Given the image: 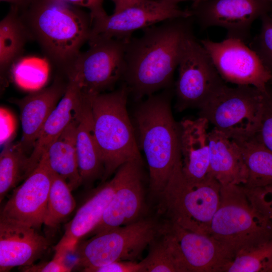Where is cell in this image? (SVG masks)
I'll return each instance as SVG.
<instances>
[{
  "label": "cell",
  "mask_w": 272,
  "mask_h": 272,
  "mask_svg": "<svg viewBox=\"0 0 272 272\" xmlns=\"http://www.w3.org/2000/svg\"><path fill=\"white\" fill-rule=\"evenodd\" d=\"M254 136L258 141L272 151V89L269 88L264 94L262 118Z\"/></svg>",
  "instance_id": "cell-34"
},
{
  "label": "cell",
  "mask_w": 272,
  "mask_h": 272,
  "mask_svg": "<svg viewBox=\"0 0 272 272\" xmlns=\"http://www.w3.org/2000/svg\"><path fill=\"white\" fill-rule=\"evenodd\" d=\"M30 39L18 8L11 6L0 22V71L1 78L22 57L27 41Z\"/></svg>",
  "instance_id": "cell-25"
},
{
  "label": "cell",
  "mask_w": 272,
  "mask_h": 272,
  "mask_svg": "<svg viewBox=\"0 0 272 272\" xmlns=\"http://www.w3.org/2000/svg\"><path fill=\"white\" fill-rule=\"evenodd\" d=\"M161 226L141 218L94 235L79 246L76 264L83 269L119 260L135 261L160 234Z\"/></svg>",
  "instance_id": "cell-8"
},
{
  "label": "cell",
  "mask_w": 272,
  "mask_h": 272,
  "mask_svg": "<svg viewBox=\"0 0 272 272\" xmlns=\"http://www.w3.org/2000/svg\"><path fill=\"white\" fill-rule=\"evenodd\" d=\"M189 17H192L191 11L183 10L177 5L164 0H139L111 15L105 12L92 17L88 42L98 39L128 40L139 29L171 19Z\"/></svg>",
  "instance_id": "cell-11"
},
{
  "label": "cell",
  "mask_w": 272,
  "mask_h": 272,
  "mask_svg": "<svg viewBox=\"0 0 272 272\" xmlns=\"http://www.w3.org/2000/svg\"><path fill=\"white\" fill-rule=\"evenodd\" d=\"M85 272H144L141 263L135 261L119 260L102 266L83 269Z\"/></svg>",
  "instance_id": "cell-37"
},
{
  "label": "cell",
  "mask_w": 272,
  "mask_h": 272,
  "mask_svg": "<svg viewBox=\"0 0 272 272\" xmlns=\"http://www.w3.org/2000/svg\"><path fill=\"white\" fill-rule=\"evenodd\" d=\"M116 186L114 176L96 189L67 224L63 236L55 247L63 248L70 252L75 250L78 241L90 234L100 222L112 198Z\"/></svg>",
  "instance_id": "cell-22"
},
{
  "label": "cell",
  "mask_w": 272,
  "mask_h": 272,
  "mask_svg": "<svg viewBox=\"0 0 272 272\" xmlns=\"http://www.w3.org/2000/svg\"><path fill=\"white\" fill-rule=\"evenodd\" d=\"M17 119L14 114L3 106L0 108L1 145L10 143L17 129Z\"/></svg>",
  "instance_id": "cell-35"
},
{
  "label": "cell",
  "mask_w": 272,
  "mask_h": 272,
  "mask_svg": "<svg viewBox=\"0 0 272 272\" xmlns=\"http://www.w3.org/2000/svg\"><path fill=\"white\" fill-rule=\"evenodd\" d=\"M67 84V82L65 84L57 79L51 86L18 101L22 129L19 144L26 154L30 151L31 153L44 123L64 94Z\"/></svg>",
  "instance_id": "cell-20"
},
{
  "label": "cell",
  "mask_w": 272,
  "mask_h": 272,
  "mask_svg": "<svg viewBox=\"0 0 272 272\" xmlns=\"http://www.w3.org/2000/svg\"><path fill=\"white\" fill-rule=\"evenodd\" d=\"M224 272H272V238L239 250Z\"/></svg>",
  "instance_id": "cell-30"
},
{
  "label": "cell",
  "mask_w": 272,
  "mask_h": 272,
  "mask_svg": "<svg viewBox=\"0 0 272 272\" xmlns=\"http://www.w3.org/2000/svg\"><path fill=\"white\" fill-rule=\"evenodd\" d=\"M200 43L225 82L251 86L263 93L267 92L272 75L256 53L245 42L226 38L220 42L205 39Z\"/></svg>",
  "instance_id": "cell-12"
},
{
  "label": "cell",
  "mask_w": 272,
  "mask_h": 272,
  "mask_svg": "<svg viewBox=\"0 0 272 272\" xmlns=\"http://www.w3.org/2000/svg\"><path fill=\"white\" fill-rule=\"evenodd\" d=\"M143 164L129 161L117 170L115 191L100 222L90 234L95 235L141 219L145 208Z\"/></svg>",
  "instance_id": "cell-14"
},
{
  "label": "cell",
  "mask_w": 272,
  "mask_h": 272,
  "mask_svg": "<svg viewBox=\"0 0 272 272\" xmlns=\"http://www.w3.org/2000/svg\"><path fill=\"white\" fill-rule=\"evenodd\" d=\"M221 184L210 175L192 182L184 176L181 159L163 191L161 210L169 221L196 233L209 234L212 219L220 202Z\"/></svg>",
  "instance_id": "cell-6"
},
{
  "label": "cell",
  "mask_w": 272,
  "mask_h": 272,
  "mask_svg": "<svg viewBox=\"0 0 272 272\" xmlns=\"http://www.w3.org/2000/svg\"><path fill=\"white\" fill-rule=\"evenodd\" d=\"M160 234L161 239L151 244L148 254L140 261L144 272H187L172 236L163 226Z\"/></svg>",
  "instance_id": "cell-27"
},
{
  "label": "cell",
  "mask_w": 272,
  "mask_h": 272,
  "mask_svg": "<svg viewBox=\"0 0 272 272\" xmlns=\"http://www.w3.org/2000/svg\"><path fill=\"white\" fill-rule=\"evenodd\" d=\"M180 18L144 29L139 38L127 41L123 79L138 99L168 87L191 32L190 20Z\"/></svg>",
  "instance_id": "cell-1"
},
{
  "label": "cell",
  "mask_w": 272,
  "mask_h": 272,
  "mask_svg": "<svg viewBox=\"0 0 272 272\" xmlns=\"http://www.w3.org/2000/svg\"><path fill=\"white\" fill-rule=\"evenodd\" d=\"M172 236L187 272H224L233 257L209 234L193 232L169 221Z\"/></svg>",
  "instance_id": "cell-16"
},
{
  "label": "cell",
  "mask_w": 272,
  "mask_h": 272,
  "mask_svg": "<svg viewBox=\"0 0 272 272\" xmlns=\"http://www.w3.org/2000/svg\"><path fill=\"white\" fill-rule=\"evenodd\" d=\"M80 116L67 126L45 152L50 170L54 174L62 178L72 190L82 184L76 143Z\"/></svg>",
  "instance_id": "cell-24"
},
{
  "label": "cell",
  "mask_w": 272,
  "mask_h": 272,
  "mask_svg": "<svg viewBox=\"0 0 272 272\" xmlns=\"http://www.w3.org/2000/svg\"><path fill=\"white\" fill-rule=\"evenodd\" d=\"M208 120L199 116L185 119L179 125L181 168L189 181H202L210 174Z\"/></svg>",
  "instance_id": "cell-19"
},
{
  "label": "cell",
  "mask_w": 272,
  "mask_h": 272,
  "mask_svg": "<svg viewBox=\"0 0 272 272\" xmlns=\"http://www.w3.org/2000/svg\"><path fill=\"white\" fill-rule=\"evenodd\" d=\"M260 19V30L251 48L272 75V18L267 13Z\"/></svg>",
  "instance_id": "cell-32"
},
{
  "label": "cell",
  "mask_w": 272,
  "mask_h": 272,
  "mask_svg": "<svg viewBox=\"0 0 272 272\" xmlns=\"http://www.w3.org/2000/svg\"><path fill=\"white\" fill-rule=\"evenodd\" d=\"M178 67L175 92L177 108L180 111L200 108L226 85L209 54L192 32L185 39Z\"/></svg>",
  "instance_id": "cell-9"
},
{
  "label": "cell",
  "mask_w": 272,
  "mask_h": 272,
  "mask_svg": "<svg viewBox=\"0 0 272 272\" xmlns=\"http://www.w3.org/2000/svg\"><path fill=\"white\" fill-rule=\"evenodd\" d=\"M270 83H272V79H271V80L270 81Z\"/></svg>",
  "instance_id": "cell-44"
},
{
  "label": "cell",
  "mask_w": 272,
  "mask_h": 272,
  "mask_svg": "<svg viewBox=\"0 0 272 272\" xmlns=\"http://www.w3.org/2000/svg\"><path fill=\"white\" fill-rule=\"evenodd\" d=\"M134 119L139 147L149 167L150 189L160 195L181 159L179 125L172 115L169 94L149 96L137 109Z\"/></svg>",
  "instance_id": "cell-3"
},
{
  "label": "cell",
  "mask_w": 272,
  "mask_h": 272,
  "mask_svg": "<svg viewBox=\"0 0 272 272\" xmlns=\"http://www.w3.org/2000/svg\"><path fill=\"white\" fill-rule=\"evenodd\" d=\"M11 69L18 84L32 88L45 82L48 75V65L46 61L39 58L21 57Z\"/></svg>",
  "instance_id": "cell-31"
},
{
  "label": "cell",
  "mask_w": 272,
  "mask_h": 272,
  "mask_svg": "<svg viewBox=\"0 0 272 272\" xmlns=\"http://www.w3.org/2000/svg\"><path fill=\"white\" fill-rule=\"evenodd\" d=\"M65 258L64 256L55 253L51 260L23 267L22 270L26 272H69L73 267L65 263Z\"/></svg>",
  "instance_id": "cell-36"
},
{
  "label": "cell",
  "mask_w": 272,
  "mask_h": 272,
  "mask_svg": "<svg viewBox=\"0 0 272 272\" xmlns=\"http://www.w3.org/2000/svg\"><path fill=\"white\" fill-rule=\"evenodd\" d=\"M235 141L241 150L248 171V180L243 186L254 188L271 185L272 151L255 136Z\"/></svg>",
  "instance_id": "cell-26"
},
{
  "label": "cell",
  "mask_w": 272,
  "mask_h": 272,
  "mask_svg": "<svg viewBox=\"0 0 272 272\" xmlns=\"http://www.w3.org/2000/svg\"><path fill=\"white\" fill-rule=\"evenodd\" d=\"M78 169L82 184L90 183L103 177L104 167L97 142L88 96H85L76 132Z\"/></svg>",
  "instance_id": "cell-23"
},
{
  "label": "cell",
  "mask_w": 272,
  "mask_h": 272,
  "mask_svg": "<svg viewBox=\"0 0 272 272\" xmlns=\"http://www.w3.org/2000/svg\"><path fill=\"white\" fill-rule=\"evenodd\" d=\"M29 156L23 151L19 143L6 145L0 154V201L17 184L27 177Z\"/></svg>",
  "instance_id": "cell-28"
},
{
  "label": "cell",
  "mask_w": 272,
  "mask_h": 272,
  "mask_svg": "<svg viewBox=\"0 0 272 272\" xmlns=\"http://www.w3.org/2000/svg\"><path fill=\"white\" fill-rule=\"evenodd\" d=\"M67 78L65 93L46 120L28 157V176L37 166L51 144L81 114L85 94L76 78L71 76Z\"/></svg>",
  "instance_id": "cell-18"
},
{
  "label": "cell",
  "mask_w": 272,
  "mask_h": 272,
  "mask_svg": "<svg viewBox=\"0 0 272 272\" xmlns=\"http://www.w3.org/2000/svg\"><path fill=\"white\" fill-rule=\"evenodd\" d=\"M77 7L85 8L89 10L91 17L104 13L103 8L105 0H61Z\"/></svg>",
  "instance_id": "cell-38"
},
{
  "label": "cell",
  "mask_w": 272,
  "mask_h": 272,
  "mask_svg": "<svg viewBox=\"0 0 272 272\" xmlns=\"http://www.w3.org/2000/svg\"><path fill=\"white\" fill-rule=\"evenodd\" d=\"M72 191L67 183L53 173L44 221L45 225L55 227L73 212L76 204Z\"/></svg>",
  "instance_id": "cell-29"
},
{
  "label": "cell",
  "mask_w": 272,
  "mask_h": 272,
  "mask_svg": "<svg viewBox=\"0 0 272 272\" xmlns=\"http://www.w3.org/2000/svg\"><path fill=\"white\" fill-rule=\"evenodd\" d=\"M129 93L124 84L111 93L88 95L95 135L104 164V180L126 162L143 163L126 109Z\"/></svg>",
  "instance_id": "cell-4"
},
{
  "label": "cell",
  "mask_w": 272,
  "mask_h": 272,
  "mask_svg": "<svg viewBox=\"0 0 272 272\" xmlns=\"http://www.w3.org/2000/svg\"><path fill=\"white\" fill-rule=\"evenodd\" d=\"M11 4V6L16 7L19 9H23L29 6L34 0H1Z\"/></svg>",
  "instance_id": "cell-40"
},
{
  "label": "cell",
  "mask_w": 272,
  "mask_h": 272,
  "mask_svg": "<svg viewBox=\"0 0 272 272\" xmlns=\"http://www.w3.org/2000/svg\"><path fill=\"white\" fill-rule=\"evenodd\" d=\"M53 175L45 153L36 168L14 191L1 216L39 229L44 224Z\"/></svg>",
  "instance_id": "cell-15"
},
{
  "label": "cell",
  "mask_w": 272,
  "mask_h": 272,
  "mask_svg": "<svg viewBox=\"0 0 272 272\" xmlns=\"http://www.w3.org/2000/svg\"><path fill=\"white\" fill-rule=\"evenodd\" d=\"M36 229L16 220L1 216L0 271L29 266L46 250L48 243Z\"/></svg>",
  "instance_id": "cell-17"
},
{
  "label": "cell",
  "mask_w": 272,
  "mask_h": 272,
  "mask_svg": "<svg viewBox=\"0 0 272 272\" xmlns=\"http://www.w3.org/2000/svg\"><path fill=\"white\" fill-rule=\"evenodd\" d=\"M209 141L211 175L221 185H245L248 171L237 143L214 128L209 132Z\"/></svg>",
  "instance_id": "cell-21"
},
{
  "label": "cell",
  "mask_w": 272,
  "mask_h": 272,
  "mask_svg": "<svg viewBox=\"0 0 272 272\" xmlns=\"http://www.w3.org/2000/svg\"><path fill=\"white\" fill-rule=\"evenodd\" d=\"M267 1H268L269 2H271V3H272V0H267Z\"/></svg>",
  "instance_id": "cell-43"
},
{
  "label": "cell",
  "mask_w": 272,
  "mask_h": 272,
  "mask_svg": "<svg viewBox=\"0 0 272 272\" xmlns=\"http://www.w3.org/2000/svg\"><path fill=\"white\" fill-rule=\"evenodd\" d=\"M19 11L30 39L38 42L49 62L65 72L89 41L90 14L61 0H34Z\"/></svg>",
  "instance_id": "cell-2"
},
{
  "label": "cell",
  "mask_w": 272,
  "mask_h": 272,
  "mask_svg": "<svg viewBox=\"0 0 272 272\" xmlns=\"http://www.w3.org/2000/svg\"><path fill=\"white\" fill-rule=\"evenodd\" d=\"M268 14L272 18V6H271V8L270 11L268 13Z\"/></svg>",
  "instance_id": "cell-42"
},
{
  "label": "cell",
  "mask_w": 272,
  "mask_h": 272,
  "mask_svg": "<svg viewBox=\"0 0 272 272\" xmlns=\"http://www.w3.org/2000/svg\"><path fill=\"white\" fill-rule=\"evenodd\" d=\"M164 1H165L167 2H169L173 4L177 5L178 3L180 2L186 1H191L193 2V3H197L202 0H164Z\"/></svg>",
  "instance_id": "cell-41"
},
{
  "label": "cell",
  "mask_w": 272,
  "mask_h": 272,
  "mask_svg": "<svg viewBox=\"0 0 272 272\" xmlns=\"http://www.w3.org/2000/svg\"><path fill=\"white\" fill-rule=\"evenodd\" d=\"M265 93L251 86L226 84L199 108V116L234 140L247 139L260 125Z\"/></svg>",
  "instance_id": "cell-7"
},
{
  "label": "cell",
  "mask_w": 272,
  "mask_h": 272,
  "mask_svg": "<svg viewBox=\"0 0 272 272\" xmlns=\"http://www.w3.org/2000/svg\"><path fill=\"white\" fill-rule=\"evenodd\" d=\"M114 5V12H118L139 0H111Z\"/></svg>",
  "instance_id": "cell-39"
},
{
  "label": "cell",
  "mask_w": 272,
  "mask_h": 272,
  "mask_svg": "<svg viewBox=\"0 0 272 272\" xmlns=\"http://www.w3.org/2000/svg\"><path fill=\"white\" fill-rule=\"evenodd\" d=\"M209 234L234 257L242 249L271 239L272 221L251 205L242 185H221Z\"/></svg>",
  "instance_id": "cell-5"
},
{
  "label": "cell",
  "mask_w": 272,
  "mask_h": 272,
  "mask_svg": "<svg viewBox=\"0 0 272 272\" xmlns=\"http://www.w3.org/2000/svg\"><path fill=\"white\" fill-rule=\"evenodd\" d=\"M243 187L251 205L272 221V184L254 188Z\"/></svg>",
  "instance_id": "cell-33"
},
{
  "label": "cell",
  "mask_w": 272,
  "mask_h": 272,
  "mask_svg": "<svg viewBox=\"0 0 272 272\" xmlns=\"http://www.w3.org/2000/svg\"><path fill=\"white\" fill-rule=\"evenodd\" d=\"M271 6L267 0H202L193 3L190 11L202 28L221 27L227 31V38L245 42L253 22Z\"/></svg>",
  "instance_id": "cell-13"
},
{
  "label": "cell",
  "mask_w": 272,
  "mask_h": 272,
  "mask_svg": "<svg viewBox=\"0 0 272 272\" xmlns=\"http://www.w3.org/2000/svg\"><path fill=\"white\" fill-rule=\"evenodd\" d=\"M128 40L98 39L88 42L89 48L81 52L64 73L77 79L84 94L102 93L123 78Z\"/></svg>",
  "instance_id": "cell-10"
}]
</instances>
